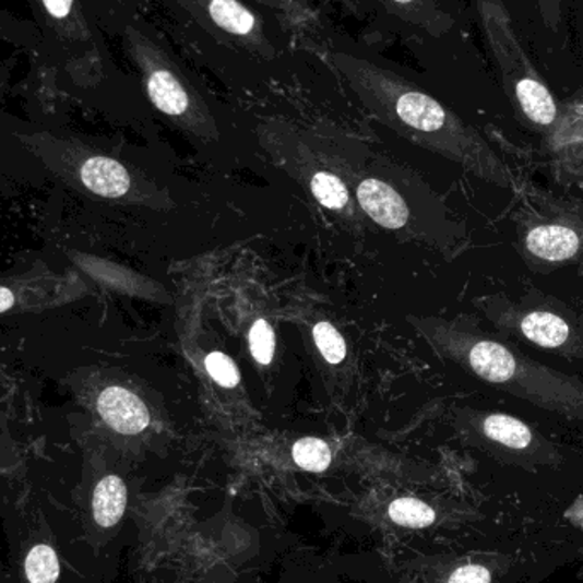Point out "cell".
I'll return each instance as SVG.
<instances>
[{"label":"cell","mask_w":583,"mask_h":583,"mask_svg":"<svg viewBox=\"0 0 583 583\" xmlns=\"http://www.w3.org/2000/svg\"><path fill=\"white\" fill-rule=\"evenodd\" d=\"M336 69L370 114L415 144L461 164L498 187L517 190L519 183L497 152L432 94L389 67L354 53L333 55Z\"/></svg>","instance_id":"obj_1"},{"label":"cell","mask_w":583,"mask_h":583,"mask_svg":"<svg viewBox=\"0 0 583 583\" xmlns=\"http://www.w3.org/2000/svg\"><path fill=\"white\" fill-rule=\"evenodd\" d=\"M449 348L481 381L531 405L583 420V382L579 379L543 366L507 343L463 331L449 335Z\"/></svg>","instance_id":"obj_2"},{"label":"cell","mask_w":583,"mask_h":583,"mask_svg":"<svg viewBox=\"0 0 583 583\" xmlns=\"http://www.w3.org/2000/svg\"><path fill=\"white\" fill-rule=\"evenodd\" d=\"M121 36L130 60L142 75L152 105L188 132L206 139L217 135L211 108L183 66L144 27L132 21L123 24Z\"/></svg>","instance_id":"obj_3"},{"label":"cell","mask_w":583,"mask_h":583,"mask_svg":"<svg viewBox=\"0 0 583 583\" xmlns=\"http://www.w3.org/2000/svg\"><path fill=\"white\" fill-rule=\"evenodd\" d=\"M478 11L486 41L513 102L531 123L551 129L558 120L557 102L525 53L505 5L498 0H478Z\"/></svg>","instance_id":"obj_4"},{"label":"cell","mask_w":583,"mask_h":583,"mask_svg":"<svg viewBox=\"0 0 583 583\" xmlns=\"http://www.w3.org/2000/svg\"><path fill=\"white\" fill-rule=\"evenodd\" d=\"M38 17L41 47L38 53H48L45 66L63 69L74 74V62L82 48L91 55L86 45L93 44V33L75 0H33Z\"/></svg>","instance_id":"obj_5"},{"label":"cell","mask_w":583,"mask_h":583,"mask_svg":"<svg viewBox=\"0 0 583 583\" xmlns=\"http://www.w3.org/2000/svg\"><path fill=\"white\" fill-rule=\"evenodd\" d=\"M522 249L537 265H563L583 253V224L568 217L536 222L525 229Z\"/></svg>","instance_id":"obj_6"},{"label":"cell","mask_w":583,"mask_h":583,"mask_svg":"<svg viewBox=\"0 0 583 583\" xmlns=\"http://www.w3.org/2000/svg\"><path fill=\"white\" fill-rule=\"evenodd\" d=\"M498 324L531 345L561 352L576 345V333L567 319L549 309H517L507 304L498 312Z\"/></svg>","instance_id":"obj_7"},{"label":"cell","mask_w":583,"mask_h":583,"mask_svg":"<svg viewBox=\"0 0 583 583\" xmlns=\"http://www.w3.org/2000/svg\"><path fill=\"white\" fill-rule=\"evenodd\" d=\"M200 9L214 26L249 47L265 50V27L241 0H199Z\"/></svg>","instance_id":"obj_8"},{"label":"cell","mask_w":583,"mask_h":583,"mask_svg":"<svg viewBox=\"0 0 583 583\" xmlns=\"http://www.w3.org/2000/svg\"><path fill=\"white\" fill-rule=\"evenodd\" d=\"M97 413L108 427L123 436H139L151 425V412L135 393L109 385L97 396Z\"/></svg>","instance_id":"obj_9"},{"label":"cell","mask_w":583,"mask_h":583,"mask_svg":"<svg viewBox=\"0 0 583 583\" xmlns=\"http://www.w3.org/2000/svg\"><path fill=\"white\" fill-rule=\"evenodd\" d=\"M366 214L388 229H401L408 221V206L400 194L379 179H364L357 188Z\"/></svg>","instance_id":"obj_10"},{"label":"cell","mask_w":583,"mask_h":583,"mask_svg":"<svg viewBox=\"0 0 583 583\" xmlns=\"http://www.w3.org/2000/svg\"><path fill=\"white\" fill-rule=\"evenodd\" d=\"M81 181L87 190L106 199H120L132 187L123 164L106 156H93L81 166Z\"/></svg>","instance_id":"obj_11"},{"label":"cell","mask_w":583,"mask_h":583,"mask_svg":"<svg viewBox=\"0 0 583 583\" xmlns=\"http://www.w3.org/2000/svg\"><path fill=\"white\" fill-rule=\"evenodd\" d=\"M481 430L486 439L512 451H527L536 442L533 428L507 413H486Z\"/></svg>","instance_id":"obj_12"},{"label":"cell","mask_w":583,"mask_h":583,"mask_svg":"<svg viewBox=\"0 0 583 583\" xmlns=\"http://www.w3.org/2000/svg\"><path fill=\"white\" fill-rule=\"evenodd\" d=\"M388 8L406 23L424 27L433 35L448 32L452 26L451 16L443 11L439 0H381Z\"/></svg>","instance_id":"obj_13"},{"label":"cell","mask_w":583,"mask_h":583,"mask_svg":"<svg viewBox=\"0 0 583 583\" xmlns=\"http://www.w3.org/2000/svg\"><path fill=\"white\" fill-rule=\"evenodd\" d=\"M127 507V486L120 476H105L93 493V517L103 530H109L121 521Z\"/></svg>","instance_id":"obj_14"},{"label":"cell","mask_w":583,"mask_h":583,"mask_svg":"<svg viewBox=\"0 0 583 583\" xmlns=\"http://www.w3.org/2000/svg\"><path fill=\"white\" fill-rule=\"evenodd\" d=\"M0 39L9 41L14 47L29 50L32 53H38L39 47H41V33H39L38 26L14 16L2 5H0Z\"/></svg>","instance_id":"obj_15"},{"label":"cell","mask_w":583,"mask_h":583,"mask_svg":"<svg viewBox=\"0 0 583 583\" xmlns=\"http://www.w3.org/2000/svg\"><path fill=\"white\" fill-rule=\"evenodd\" d=\"M24 572H26L29 583H55L59 579L60 564L59 557L53 548L47 545H36L32 551L27 552L24 561Z\"/></svg>","instance_id":"obj_16"},{"label":"cell","mask_w":583,"mask_h":583,"mask_svg":"<svg viewBox=\"0 0 583 583\" xmlns=\"http://www.w3.org/2000/svg\"><path fill=\"white\" fill-rule=\"evenodd\" d=\"M389 517L403 527L421 530V527L433 524L436 512L427 503L415 500V498H400L389 507Z\"/></svg>","instance_id":"obj_17"},{"label":"cell","mask_w":583,"mask_h":583,"mask_svg":"<svg viewBox=\"0 0 583 583\" xmlns=\"http://www.w3.org/2000/svg\"><path fill=\"white\" fill-rule=\"evenodd\" d=\"M311 191L314 199L330 211H342L350 199L342 179L333 172H316L311 179Z\"/></svg>","instance_id":"obj_18"},{"label":"cell","mask_w":583,"mask_h":583,"mask_svg":"<svg viewBox=\"0 0 583 583\" xmlns=\"http://www.w3.org/2000/svg\"><path fill=\"white\" fill-rule=\"evenodd\" d=\"M297 466L311 473H323L331 464V449L324 440L306 437L297 440L291 449Z\"/></svg>","instance_id":"obj_19"},{"label":"cell","mask_w":583,"mask_h":583,"mask_svg":"<svg viewBox=\"0 0 583 583\" xmlns=\"http://www.w3.org/2000/svg\"><path fill=\"white\" fill-rule=\"evenodd\" d=\"M312 336H314L316 346L328 364L336 366V364H342L345 360L346 342L333 324L321 321L312 330Z\"/></svg>","instance_id":"obj_20"},{"label":"cell","mask_w":583,"mask_h":583,"mask_svg":"<svg viewBox=\"0 0 583 583\" xmlns=\"http://www.w3.org/2000/svg\"><path fill=\"white\" fill-rule=\"evenodd\" d=\"M249 348L254 360L261 366H270L275 355V331L266 319H258L249 331Z\"/></svg>","instance_id":"obj_21"},{"label":"cell","mask_w":583,"mask_h":583,"mask_svg":"<svg viewBox=\"0 0 583 583\" xmlns=\"http://www.w3.org/2000/svg\"><path fill=\"white\" fill-rule=\"evenodd\" d=\"M205 369L211 373V378L224 388H234L241 381L238 367L222 352H212L211 355H206Z\"/></svg>","instance_id":"obj_22"},{"label":"cell","mask_w":583,"mask_h":583,"mask_svg":"<svg viewBox=\"0 0 583 583\" xmlns=\"http://www.w3.org/2000/svg\"><path fill=\"white\" fill-rule=\"evenodd\" d=\"M540 20L549 29L557 32L561 23V0H533Z\"/></svg>","instance_id":"obj_23"},{"label":"cell","mask_w":583,"mask_h":583,"mask_svg":"<svg viewBox=\"0 0 583 583\" xmlns=\"http://www.w3.org/2000/svg\"><path fill=\"white\" fill-rule=\"evenodd\" d=\"M490 572L479 564H467L452 573L449 583H490Z\"/></svg>","instance_id":"obj_24"},{"label":"cell","mask_w":583,"mask_h":583,"mask_svg":"<svg viewBox=\"0 0 583 583\" xmlns=\"http://www.w3.org/2000/svg\"><path fill=\"white\" fill-rule=\"evenodd\" d=\"M14 306V294L9 288L0 287V312L9 311Z\"/></svg>","instance_id":"obj_25"}]
</instances>
